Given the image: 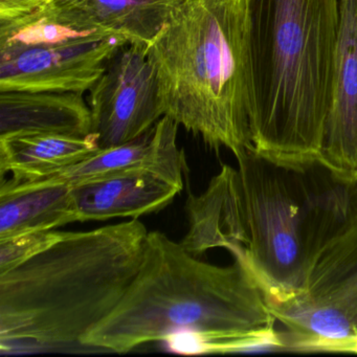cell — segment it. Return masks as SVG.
<instances>
[{
	"instance_id": "19",
	"label": "cell",
	"mask_w": 357,
	"mask_h": 357,
	"mask_svg": "<svg viewBox=\"0 0 357 357\" xmlns=\"http://www.w3.org/2000/svg\"><path fill=\"white\" fill-rule=\"evenodd\" d=\"M56 0H0V22H12L30 15Z\"/></svg>"
},
{
	"instance_id": "9",
	"label": "cell",
	"mask_w": 357,
	"mask_h": 357,
	"mask_svg": "<svg viewBox=\"0 0 357 357\" xmlns=\"http://www.w3.org/2000/svg\"><path fill=\"white\" fill-rule=\"evenodd\" d=\"M179 125L165 116L147 132L128 143L101 149L95 155L40 181L22 183L82 185L124 173L151 172L183 189L185 154L177 144Z\"/></svg>"
},
{
	"instance_id": "1",
	"label": "cell",
	"mask_w": 357,
	"mask_h": 357,
	"mask_svg": "<svg viewBox=\"0 0 357 357\" xmlns=\"http://www.w3.org/2000/svg\"><path fill=\"white\" fill-rule=\"evenodd\" d=\"M234 257L227 266L210 264L149 231L137 277L83 346L119 354L155 342L191 353L285 346L260 280L242 255Z\"/></svg>"
},
{
	"instance_id": "13",
	"label": "cell",
	"mask_w": 357,
	"mask_h": 357,
	"mask_svg": "<svg viewBox=\"0 0 357 357\" xmlns=\"http://www.w3.org/2000/svg\"><path fill=\"white\" fill-rule=\"evenodd\" d=\"M294 296L340 309L357 334V215L319 250Z\"/></svg>"
},
{
	"instance_id": "4",
	"label": "cell",
	"mask_w": 357,
	"mask_h": 357,
	"mask_svg": "<svg viewBox=\"0 0 357 357\" xmlns=\"http://www.w3.org/2000/svg\"><path fill=\"white\" fill-rule=\"evenodd\" d=\"M146 55L165 116L211 149H252L248 0H178Z\"/></svg>"
},
{
	"instance_id": "15",
	"label": "cell",
	"mask_w": 357,
	"mask_h": 357,
	"mask_svg": "<svg viewBox=\"0 0 357 357\" xmlns=\"http://www.w3.org/2000/svg\"><path fill=\"white\" fill-rule=\"evenodd\" d=\"M101 150L93 135L84 137L28 135L0 139V175L13 183H30L61 173Z\"/></svg>"
},
{
	"instance_id": "12",
	"label": "cell",
	"mask_w": 357,
	"mask_h": 357,
	"mask_svg": "<svg viewBox=\"0 0 357 357\" xmlns=\"http://www.w3.org/2000/svg\"><path fill=\"white\" fill-rule=\"evenodd\" d=\"M91 114L83 93L0 91V139L28 135L84 137Z\"/></svg>"
},
{
	"instance_id": "3",
	"label": "cell",
	"mask_w": 357,
	"mask_h": 357,
	"mask_svg": "<svg viewBox=\"0 0 357 357\" xmlns=\"http://www.w3.org/2000/svg\"><path fill=\"white\" fill-rule=\"evenodd\" d=\"M338 0H248L252 149L306 171L319 166L331 103Z\"/></svg>"
},
{
	"instance_id": "8",
	"label": "cell",
	"mask_w": 357,
	"mask_h": 357,
	"mask_svg": "<svg viewBox=\"0 0 357 357\" xmlns=\"http://www.w3.org/2000/svg\"><path fill=\"white\" fill-rule=\"evenodd\" d=\"M340 10L319 167L336 181L357 183V0H340Z\"/></svg>"
},
{
	"instance_id": "14",
	"label": "cell",
	"mask_w": 357,
	"mask_h": 357,
	"mask_svg": "<svg viewBox=\"0 0 357 357\" xmlns=\"http://www.w3.org/2000/svg\"><path fill=\"white\" fill-rule=\"evenodd\" d=\"M80 222L72 187L0 181V240Z\"/></svg>"
},
{
	"instance_id": "17",
	"label": "cell",
	"mask_w": 357,
	"mask_h": 357,
	"mask_svg": "<svg viewBox=\"0 0 357 357\" xmlns=\"http://www.w3.org/2000/svg\"><path fill=\"white\" fill-rule=\"evenodd\" d=\"M93 24L147 47L162 30L178 0H64Z\"/></svg>"
},
{
	"instance_id": "16",
	"label": "cell",
	"mask_w": 357,
	"mask_h": 357,
	"mask_svg": "<svg viewBox=\"0 0 357 357\" xmlns=\"http://www.w3.org/2000/svg\"><path fill=\"white\" fill-rule=\"evenodd\" d=\"M112 36L119 35L96 26L64 0H56L30 15L0 22V59L28 50Z\"/></svg>"
},
{
	"instance_id": "5",
	"label": "cell",
	"mask_w": 357,
	"mask_h": 357,
	"mask_svg": "<svg viewBox=\"0 0 357 357\" xmlns=\"http://www.w3.org/2000/svg\"><path fill=\"white\" fill-rule=\"evenodd\" d=\"M238 162L246 245L242 256L268 302L302 289L310 263L306 171L277 166L248 150Z\"/></svg>"
},
{
	"instance_id": "18",
	"label": "cell",
	"mask_w": 357,
	"mask_h": 357,
	"mask_svg": "<svg viewBox=\"0 0 357 357\" xmlns=\"http://www.w3.org/2000/svg\"><path fill=\"white\" fill-rule=\"evenodd\" d=\"M68 234V231L47 229L0 240V275L15 268L29 259L51 248Z\"/></svg>"
},
{
	"instance_id": "10",
	"label": "cell",
	"mask_w": 357,
	"mask_h": 357,
	"mask_svg": "<svg viewBox=\"0 0 357 357\" xmlns=\"http://www.w3.org/2000/svg\"><path fill=\"white\" fill-rule=\"evenodd\" d=\"M185 212L189 229L181 244L190 254L198 257L219 248L243 252L246 231L237 169L223 165L204 192L190 194Z\"/></svg>"
},
{
	"instance_id": "2",
	"label": "cell",
	"mask_w": 357,
	"mask_h": 357,
	"mask_svg": "<svg viewBox=\"0 0 357 357\" xmlns=\"http://www.w3.org/2000/svg\"><path fill=\"white\" fill-rule=\"evenodd\" d=\"M148 233L139 219L68 235L0 275V349L87 352L82 340L124 298Z\"/></svg>"
},
{
	"instance_id": "7",
	"label": "cell",
	"mask_w": 357,
	"mask_h": 357,
	"mask_svg": "<svg viewBox=\"0 0 357 357\" xmlns=\"http://www.w3.org/2000/svg\"><path fill=\"white\" fill-rule=\"evenodd\" d=\"M124 37L78 41L28 50L0 59V91H89L105 72Z\"/></svg>"
},
{
	"instance_id": "6",
	"label": "cell",
	"mask_w": 357,
	"mask_h": 357,
	"mask_svg": "<svg viewBox=\"0 0 357 357\" xmlns=\"http://www.w3.org/2000/svg\"><path fill=\"white\" fill-rule=\"evenodd\" d=\"M91 135L101 149L128 143L165 116L158 76L146 47H121L86 98Z\"/></svg>"
},
{
	"instance_id": "11",
	"label": "cell",
	"mask_w": 357,
	"mask_h": 357,
	"mask_svg": "<svg viewBox=\"0 0 357 357\" xmlns=\"http://www.w3.org/2000/svg\"><path fill=\"white\" fill-rule=\"evenodd\" d=\"M181 190L151 172L124 173L72 187L80 222L137 219L167 208Z\"/></svg>"
}]
</instances>
